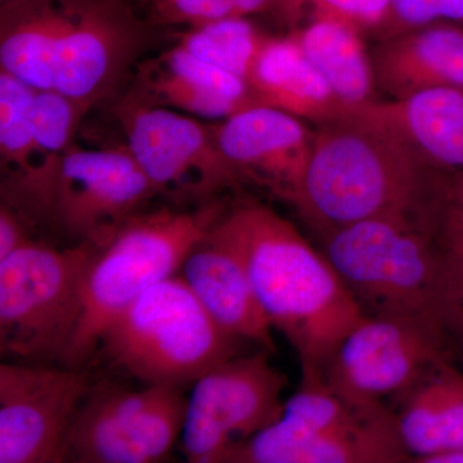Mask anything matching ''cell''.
Returning a JSON list of instances; mask_svg holds the SVG:
<instances>
[{"instance_id":"obj_1","label":"cell","mask_w":463,"mask_h":463,"mask_svg":"<svg viewBox=\"0 0 463 463\" xmlns=\"http://www.w3.org/2000/svg\"><path fill=\"white\" fill-rule=\"evenodd\" d=\"M450 182L385 127L350 112L316 127L312 154L289 205L319 236L373 219L438 232Z\"/></svg>"},{"instance_id":"obj_2","label":"cell","mask_w":463,"mask_h":463,"mask_svg":"<svg viewBox=\"0 0 463 463\" xmlns=\"http://www.w3.org/2000/svg\"><path fill=\"white\" fill-rule=\"evenodd\" d=\"M216 231L239 254L273 328L294 347L303 377L326 365L367 312L322 251L291 222L258 203L232 206Z\"/></svg>"},{"instance_id":"obj_3","label":"cell","mask_w":463,"mask_h":463,"mask_svg":"<svg viewBox=\"0 0 463 463\" xmlns=\"http://www.w3.org/2000/svg\"><path fill=\"white\" fill-rule=\"evenodd\" d=\"M145 43L124 0H9L0 7L2 69L88 109L115 90Z\"/></svg>"},{"instance_id":"obj_4","label":"cell","mask_w":463,"mask_h":463,"mask_svg":"<svg viewBox=\"0 0 463 463\" xmlns=\"http://www.w3.org/2000/svg\"><path fill=\"white\" fill-rule=\"evenodd\" d=\"M319 237L323 254L367 315L435 317L452 327L463 268L437 231L373 219Z\"/></svg>"},{"instance_id":"obj_5","label":"cell","mask_w":463,"mask_h":463,"mask_svg":"<svg viewBox=\"0 0 463 463\" xmlns=\"http://www.w3.org/2000/svg\"><path fill=\"white\" fill-rule=\"evenodd\" d=\"M157 196L127 146L84 149L72 145L56 165L33 178L2 182V203L32 231L61 246H103Z\"/></svg>"},{"instance_id":"obj_6","label":"cell","mask_w":463,"mask_h":463,"mask_svg":"<svg viewBox=\"0 0 463 463\" xmlns=\"http://www.w3.org/2000/svg\"><path fill=\"white\" fill-rule=\"evenodd\" d=\"M240 343L175 274L146 289L109 322L90 364L99 361L145 386L182 388L239 354Z\"/></svg>"},{"instance_id":"obj_7","label":"cell","mask_w":463,"mask_h":463,"mask_svg":"<svg viewBox=\"0 0 463 463\" xmlns=\"http://www.w3.org/2000/svg\"><path fill=\"white\" fill-rule=\"evenodd\" d=\"M227 210L216 200L185 212L141 213L100 246L85 276L83 316L62 365L87 368L109 322L146 289L175 276Z\"/></svg>"},{"instance_id":"obj_8","label":"cell","mask_w":463,"mask_h":463,"mask_svg":"<svg viewBox=\"0 0 463 463\" xmlns=\"http://www.w3.org/2000/svg\"><path fill=\"white\" fill-rule=\"evenodd\" d=\"M99 248L30 240L0 260V352L5 358L62 365L83 316L85 276Z\"/></svg>"},{"instance_id":"obj_9","label":"cell","mask_w":463,"mask_h":463,"mask_svg":"<svg viewBox=\"0 0 463 463\" xmlns=\"http://www.w3.org/2000/svg\"><path fill=\"white\" fill-rule=\"evenodd\" d=\"M449 327L435 317L367 315L331 356L323 380L347 403L383 404L447 362Z\"/></svg>"},{"instance_id":"obj_10","label":"cell","mask_w":463,"mask_h":463,"mask_svg":"<svg viewBox=\"0 0 463 463\" xmlns=\"http://www.w3.org/2000/svg\"><path fill=\"white\" fill-rule=\"evenodd\" d=\"M127 148L157 196L176 205H206L219 194L243 184L218 145L212 125L129 93L118 103Z\"/></svg>"},{"instance_id":"obj_11","label":"cell","mask_w":463,"mask_h":463,"mask_svg":"<svg viewBox=\"0 0 463 463\" xmlns=\"http://www.w3.org/2000/svg\"><path fill=\"white\" fill-rule=\"evenodd\" d=\"M187 405L182 388L93 383L70 429L65 462L165 461L181 440Z\"/></svg>"},{"instance_id":"obj_12","label":"cell","mask_w":463,"mask_h":463,"mask_svg":"<svg viewBox=\"0 0 463 463\" xmlns=\"http://www.w3.org/2000/svg\"><path fill=\"white\" fill-rule=\"evenodd\" d=\"M268 354L233 356L194 381L179 440L188 462L221 463L233 444L282 416L288 377Z\"/></svg>"},{"instance_id":"obj_13","label":"cell","mask_w":463,"mask_h":463,"mask_svg":"<svg viewBox=\"0 0 463 463\" xmlns=\"http://www.w3.org/2000/svg\"><path fill=\"white\" fill-rule=\"evenodd\" d=\"M91 385L88 368L0 365V463L65 462L70 429Z\"/></svg>"},{"instance_id":"obj_14","label":"cell","mask_w":463,"mask_h":463,"mask_svg":"<svg viewBox=\"0 0 463 463\" xmlns=\"http://www.w3.org/2000/svg\"><path fill=\"white\" fill-rule=\"evenodd\" d=\"M216 145L243 183L291 203L312 154L316 129L264 105H252L212 125Z\"/></svg>"},{"instance_id":"obj_15","label":"cell","mask_w":463,"mask_h":463,"mask_svg":"<svg viewBox=\"0 0 463 463\" xmlns=\"http://www.w3.org/2000/svg\"><path fill=\"white\" fill-rule=\"evenodd\" d=\"M411 458L398 417L383 408L345 430H298L277 420L233 444L221 463H398Z\"/></svg>"},{"instance_id":"obj_16","label":"cell","mask_w":463,"mask_h":463,"mask_svg":"<svg viewBox=\"0 0 463 463\" xmlns=\"http://www.w3.org/2000/svg\"><path fill=\"white\" fill-rule=\"evenodd\" d=\"M128 93L148 105L219 120L257 105L245 79L200 60L179 44L145 61Z\"/></svg>"},{"instance_id":"obj_17","label":"cell","mask_w":463,"mask_h":463,"mask_svg":"<svg viewBox=\"0 0 463 463\" xmlns=\"http://www.w3.org/2000/svg\"><path fill=\"white\" fill-rule=\"evenodd\" d=\"M181 270L192 292L225 332L276 352L272 323L259 303L248 270L215 225L192 250Z\"/></svg>"},{"instance_id":"obj_18","label":"cell","mask_w":463,"mask_h":463,"mask_svg":"<svg viewBox=\"0 0 463 463\" xmlns=\"http://www.w3.org/2000/svg\"><path fill=\"white\" fill-rule=\"evenodd\" d=\"M352 112L385 127L434 172L463 176V90L435 88L376 99Z\"/></svg>"},{"instance_id":"obj_19","label":"cell","mask_w":463,"mask_h":463,"mask_svg":"<svg viewBox=\"0 0 463 463\" xmlns=\"http://www.w3.org/2000/svg\"><path fill=\"white\" fill-rule=\"evenodd\" d=\"M374 84L388 99L435 88L463 90V30L419 27L383 39L371 52Z\"/></svg>"},{"instance_id":"obj_20","label":"cell","mask_w":463,"mask_h":463,"mask_svg":"<svg viewBox=\"0 0 463 463\" xmlns=\"http://www.w3.org/2000/svg\"><path fill=\"white\" fill-rule=\"evenodd\" d=\"M246 81L258 105L281 109L315 127L350 114L291 33L267 36Z\"/></svg>"},{"instance_id":"obj_21","label":"cell","mask_w":463,"mask_h":463,"mask_svg":"<svg viewBox=\"0 0 463 463\" xmlns=\"http://www.w3.org/2000/svg\"><path fill=\"white\" fill-rule=\"evenodd\" d=\"M398 425L417 462L463 448V376L447 362L438 364L410 390Z\"/></svg>"},{"instance_id":"obj_22","label":"cell","mask_w":463,"mask_h":463,"mask_svg":"<svg viewBox=\"0 0 463 463\" xmlns=\"http://www.w3.org/2000/svg\"><path fill=\"white\" fill-rule=\"evenodd\" d=\"M289 33L350 112L377 99L373 61L358 29L319 18Z\"/></svg>"},{"instance_id":"obj_23","label":"cell","mask_w":463,"mask_h":463,"mask_svg":"<svg viewBox=\"0 0 463 463\" xmlns=\"http://www.w3.org/2000/svg\"><path fill=\"white\" fill-rule=\"evenodd\" d=\"M35 90L0 70V158L3 182L25 181L44 169L33 139L32 109Z\"/></svg>"},{"instance_id":"obj_24","label":"cell","mask_w":463,"mask_h":463,"mask_svg":"<svg viewBox=\"0 0 463 463\" xmlns=\"http://www.w3.org/2000/svg\"><path fill=\"white\" fill-rule=\"evenodd\" d=\"M265 39L248 18H227L191 26L178 44L200 60L246 80Z\"/></svg>"},{"instance_id":"obj_25","label":"cell","mask_w":463,"mask_h":463,"mask_svg":"<svg viewBox=\"0 0 463 463\" xmlns=\"http://www.w3.org/2000/svg\"><path fill=\"white\" fill-rule=\"evenodd\" d=\"M90 111L75 99L53 90L33 93V139L45 167L54 165L72 146L81 118Z\"/></svg>"},{"instance_id":"obj_26","label":"cell","mask_w":463,"mask_h":463,"mask_svg":"<svg viewBox=\"0 0 463 463\" xmlns=\"http://www.w3.org/2000/svg\"><path fill=\"white\" fill-rule=\"evenodd\" d=\"M390 5L392 0H274L273 12L291 32L309 21L332 18L367 33L379 30Z\"/></svg>"},{"instance_id":"obj_27","label":"cell","mask_w":463,"mask_h":463,"mask_svg":"<svg viewBox=\"0 0 463 463\" xmlns=\"http://www.w3.org/2000/svg\"><path fill=\"white\" fill-rule=\"evenodd\" d=\"M274 0H156L158 16L191 26L273 11Z\"/></svg>"},{"instance_id":"obj_28","label":"cell","mask_w":463,"mask_h":463,"mask_svg":"<svg viewBox=\"0 0 463 463\" xmlns=\"http://www.w3.org/2000/svg\"><path fill=\"white\" fill-rule=\"evenodd\" d=\"M438 234L463 267V176L450 182L439 219Z\"/></svg>"},{"instance_id":"obj_29","label":"cell","mask_w":463,"mask_h":463,"mask_svg":"<svg viewBox=\"0 0 463 463\" xmlns=\"http://www.w3.org/2000/svg\"><path fill=\"white\" fill-rule=\"evenodd\" d=\"M32 239L26 222L7 203L0 206V260L16 251Z\"/></svg>"},{"instance_id":"obj_30","label":"cell","mask_w":463,"mask_h":463,"mask_svg":"<svg viewBox=\"0 0 463 463\" xmlns=\"http://www.w3.org/2000/svg\"><path fill=\"white\" fill-rule=\"evenodd\" d=\"M431 463H463V448L455 452L444 453L432 459Z\"/></svg>"},{"instance_id":"obj_31","label":"cell","mask_w":463,"mask_h":463,"mask_svg":"<svg viewBox=\"0 0 463 463\" xmlns=\"http://www.w3.org/2000/svg\"><path fill=\"white\" fill-rule=\"evenodd\" d=\"M452 326L461 327L463 330V289L461 297H459L458 301H457L455 315H453Z\"/></svg>"},{"instance_id":"obj_32","label":"cell","mask_w":463,"mask_h":463,"mask_svg":"<svg viewBox=\"0 0 463 463\" xmlns=\"http://www.w3.org/2000/svg\"><path fill=\"white\" fill-rule=\"evenodd\" d=\"M2 2H7V0H0V3H2Z\"/></svg>"},{"instance_id":"obj_33","label":"cell","mask_w":463,"mask_h":463,"mask_svg":"<svg viewBox=\"0 0 463 463\" xmlns=\"http://www.w3.org/2000/svg\"><path fill=\"white\" fill-rule=\"evenodd\" d=\"M463 268V267H462Z\"/></svg>"}]
</instances>
